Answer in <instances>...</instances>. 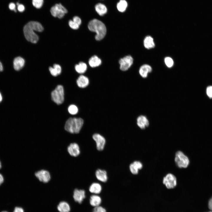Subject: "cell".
Instances as JSON below:
<instances>
[{"instance_id": "1", "label": "cell", "mask_w": 212, "mask_h": 212, "mask_svg": "<svg viewBox=\"0 0 212 212\" xmlns=\"http://www.w3.org/2000/svg\"><path fill=\"white\" fill-rule=\"evenodd\" d=\"M44 28L39 22L36 21H30L24 26L23 32L25 37L28 41L33 43H36L39 40L38 36L34 31L42 32Z\"/></svg>"}, {"instance_id": "2", "label": "cell", "mask_w": 212, "mask_h": 212, "mask_svg": "<svg viewBox=\"0 0 212 212\" xmlns=\"http://www.w3.org/2000/svg\"><path fill=\"white\" fill-rule=\"evenodd\" d=\"M90 31L96 32L95 39L100 40L105 37L106 33V28L104 24L101 21L96 19L90 21L88 25Z\"/></svg>"}, {"instance_id": "3", "label": "cell", "mask_w": 212, "mask_h": 212, "mask_svg": "<svg viewBox=\"0 0 212 212\" xmlns=\"http://www.w3.org/2000/svg\"><path fill=\"white\" fill-rule=\"evenodd\" d=\"M84 120L81 118L71 117L66 121L64 129L72 133H78L84 124Z\"/></svg>"}, {"instance_id": "4", "label": "cell", "mask_w": 212, "mask_h": 212, "mask_svg": "<svg viewBox=\"0 0 212 212\" xmlns=\"http://www.w3.org/2000/svg\"><path fill=\"white\" fill-rule=\"evenodd\" d=\"M52 100L58 105L62 104L64 101V93L63 87L58 85L51 93Z\"/></svg>"}, {"instance_id": "5", "label": "cell", "mask_w": 212, "mask_h": 212, "mask_svg": "<svg viewBox=\"0 0 212 212\" xmlns=\"http://www.w3.org/2000/svg\"><path fill=\"white\" fill-rule=\"evenodd\" d=\"M175 161L180 168H186L189 165V161L188 157L182 152L179 151L175 154Z\"/></svg>"}, {"instance_id": "6", "label": "cell", "mask_w": 212, "mask_h": 212, "mask_svg": "<svg viewBox=\"0 0 212 212\" xmlns=\"http://www.w3.org/2000/svg\"><path fill=\"white\" fill-rule=\"evenodd\" d=\"M50 11L52 16L59 19L63 18L67 12L66 8L60 3L56 4L52 6Z\"/></svg>"}, {"instance_id": "7", "label": "cell", "mask_w": 212, "mask_h": 212, "mask_svg": "<svg viewBox=\"0 0 212 212\" xmlns=\"http://www.w3.org/2000/svg\"><path fill=\"white\" fill-rule=\"evenodd\" d=\"M163 183L167 188H173L176 186L177 179L173 174L168 173L163 178Z\"/></svg>"}, {"instance_id": "8", "label": "cell", "mask_w": 212, "mask_h": 212, "mask_svg": "<svg viewBox=\"0 0 212 212\" xmlns=\"http://www.w3.org/2000/svg\"><path fill=\"white\" fill-rule=\"evenodd\" d=\"M120 69L123 71L128 69L132 64L133 59L130 55H127L121 59L119 60Z\"/></svg>"}, {"instance_id": "9", "label": "cell", "mask_w": 212, "mask_h": 212, "mask_svg": "<svg viewBox=\"0 0 212 212\" xmlns=\"http://www.w3.org/2000/svg\"><path fill=\"white\" fill-rule=\"evenodd\" d=\"M92 138L96 143L97 149L99 151L103 150L106 144L105 138L99 134L95 133L92 135Z\"/></svg>"}, {"instance_id": "10", "label": "cell", "mask_w": 212, "mask_h": 212, "mask_svg": "<svg viewBox=\"0 0 212 212\" xmlns=\"http://www.w3.org/2000/svg\"><path fill=\"white\" fill-rule=\"evenodd\" d=\"M73 198L74 201L82 204L86 198V192L83 189H75L74 191Z\"/></svg>"}, {"instance_id": "11", "label": "cell", "mask_w": 212, "mask_h": 212, "mask_svg": "<svg viewBox=\"0 0 212 212\" xmlns=\"http://www.w3.org/2000/svg\"><path fill=\"white\" fill-rule=\"evenodd\" d=\"M35 175L40 181L44 183L48 182L51 178L49 172L47 170H44L36 172Z\"/></svg>"}, {"instance_id": "12", "label": "cell", "mask_w": 212, "mask_h": 212, "mask_svg": "<svg viewBox=\"0 0 212 212\" xmlns=\"http://www.w3.org/2000/svg\"><path fill=\"white\" fill-rule=\"evenodd\" d=\"M90 205L93 208L101 205L102 199L101 196L97 194H92L88 199Z\"/></svg>"}, {"instance_id": "13", "label": "cell", "mask_w": 212, "mask_h": 212, "mask_svg": "<svg viewBox=\"0 0 212 212\" xmlns=\"http://www.w3.org/2000/svg\"><path fill=\"white\" fill-rule=\"evenodd\" d=\"M67 150L69 154L73 157L78 156L80 153V147L76 143L70 144L68 147Z\"/></svg>"}, {"instance_id": "14", "label": "cell", "mask_w": 212, "mask_h": 212, "mask_svg": "<svg viewBox=\"0 0 212 212\" xmlns=\"http://www.w3.org/2000/svg\"><path fill=\"white\" fill-rule=\"evenodd\" d=\"M138 126L141 129H144L149 125V121L147 117L143 115L139 116L137 118Z\"/></svg>"}, {"instance_id": "15", "label": "cell", "mask_w": 212, "mask_h": 212, "mask_svg": "<svg viewBox=\"0 0 212 212\" xmlns=\"http://www.w3.org/2000/svg\"><path fill=\"white\" fill-rule=\"evenodd\" d=\"M95 175L97 179L101 182H106L108 179L107 173L105 170L98 169L96 170Z\"/></svg>"}, {"instance_id": "16", "label": "cell", "mask_w": 212, "mask_h": 212, "mask_svg": "<svg viewBox=\"0 0 212 212\" xmlns=\"http://www.w3.org/2000/svg\"><path fill=\"white\" fill-rule=\"evenodd\" d=\"M102 188L101 185L97 182H94L90 186L89 191L92 194L99 195L102 191Z\"/></svg>"}, {"instance_id": "17", "label": "cell", "mask_w": 212, "mask_h": 212, "mask_svg": "<svg viewBox=\"0 0 212 212\" xmlns=\"http://www.w3.org/2000/svg\"><path fill=\"white\" fill-rule=\"evenodd\" d=\"M143 167V164L139 161H135L131 163L129 166L130 172L133 174H137L139 170Z\"/></svg>"}, {"instance_id": "18", "label": "cell", "mask_w": 212, "mask_h": 212, "mask_svg": "<svg viewBox=\"0 0 212 212\" xmlns=\"http://www.w3.org/2000/svg\"><path fill=\"white\" fill-rule=\"evenodd\" d=\"M25 60L22 57H18L14 60L13 64L14 69L16 71H19L24 66Z\"/></svg>"}, {"instance_id": "19", "label": "cell", "mask_w": 212, "mask_h": 212, "mask_svg": "<svg viewBox=\"0 0 212 212\" xmlns=\"http://www.w3.org/2000/svg\"><path fill=\"white\" fill-rule=\"evenodd\" d=\"M76 82L78 86L79 87L84 88L88 85L89 81L87 77L83 75H81L78 77Z\"/></svg>"}, {"instance_id": "20", "label": "cell", "mask_w": 212, "mask_h": 212, "mask_svg": "<svg viewBox=\"0 0 212 212\" xmlns=\"http://www.w3.org/2000/svg\"><path fill=\"white\" fill-rule=\"evenodd\" d=\"M152 71V68L149 65L145 64L142 65L140 68L139 72L140 75L143 78L147 77L148 74Z\"/></svg>"}, {"instance_id": "21", "label": "cell", "mask_w": 212, "mask_h": 212, "mask_svg": "<svg viewBox=\"0 0 212 212\" xmlns=\"http://www.w3.org/2000/svg\"><path fill=\"white\" fill-rule=\"evenodd\" d=\"M143 44L144 47L148 49L153 48L155 47L153 39L150 36H147L145 37L143 41Z\"/></svg>"}, {"instance_id": "22", "label": "cell", "mask_w": 212, "mask_h": 212, "mask_svg": "<svg viewBox=\"0 0 212 212\" xmlns=\"http://www.w3.org/2000/svg\"><path fill=\"white\" fill-rule=\"evenodd\" d=\"M57 208L60 212H69L70 210V206L69 204L64 201L61 202L57 206Z\"/></svg>"}, {"instance_id": "23", "label": "cell", "mask_w": 212, "mask_h": 212, "mask_svg": "<svg viewBox=\"0 0 212 212\" xmlns=\"http://www.w3.org/2000/svg\"><path fill=\"white\" fill-rule=\"evenodd\" d=\"M101 60L96 55L92 57L89 60V64L92 67L98 66L101 64Z\"/></svg>"}, {"instance_id": "24", "label": "cell", "mask_w": 212, "mask_h": 212, "mask_svg": "<svg viewBox=\"0 0 212 212\" xmlns=\"http://www.w3.org/2000/svg\"><path fill=\"white\" fill-rule=\"evenodd\" d=\"M49 71L51 74L54 76H57L61 72V67L58 64H54L53 67H50L49 68Z\"/></svg>"}, {"instance_id": "25", "label": "cell", "mask_w": 212, "mask_h": 212, "mask_svg": "<svg viewBox=\"0 0 212 212\" xmlns=\"http://www.w3.org/2000/svg\"><path fill=\"white\" fill-rule=\"evenodd\" d=\"M95 9L97 13L100 16H103L105 14L107 11L106 6L101 3H98L95 6Z\"/></svg>"}, {"instance_id": "26", "label": "cell", "mask_w": 212, "mask_h": 212, "mask_svg": "<svg viewBox=\"0 0 212 212\" xmlns=\"http://www.w3.org/2000/svg\"><path fill=\"white\" fill-rule=\"evenodd\" d=\"M76 71L80 74L83 73L85 72L87 69L86 64L83 62H81L78 64H76L75 67Z\"/></svg>"}, {"instance_id": "27", "label": "cell", "mask_w": 212, "mask_h": 212, "mask_svg": "<svg viewBox=\"0 0 212 212\" xmlns=\"http://www.w3.org/2000/svg\"><path fill=\"white\" fill-rule=\"evenodd\" d=\"M127 5V3L125 0H120L117 3V7L119 11L123 12L125 10Z\"/></svg>"}, {"instance_id": "28", "label": "cell", "mask_w": 212, "mask_h": 212, "mask_svg": "<svg viewBox=\"0 0 212 212\" xmlns=\"http://www.w3.org/2000/svg\"><path fill=\"white\" fill-rule=\"evenodd\" d=\"M78 108L75 105H71L68 108V111L70 114L72 115L77 114L78 112Z\"/></svg>"}, {"instance_id": "29", "label": "cell", "mask_w": 212, "mask_h": 212, "mask_svg": "<svg viewBox=\"0 0 212 212\" xmlns=\"http://www.w3.org/2000/svg\"><path fill=\"white\" fill-rule=\"evenodd\" d=\"M164 62L166 66L168 68L171 67L174 64L173 59L170 57H165L164 59Z\"/></svg>"}, {"instance_id": "30", "label": "cell", "mask_w": 212, "mask_h": 212, "mask_svg": "<svg viewBox=\"0 0 212 212\" xmlns=\"http://www.w3.org/2000/svg\"><path fill=\"white\" fill-rule=\"evenodd\" d=\"M43 0H32L33 6L37 9L41 8L43 4Z\"/></svg>"}, {"instance_id": "31", "label": "cell", "mask_w": 212, "mask_h": 212, "mask_svg": "<svg viewBox=\"0 0 212 212\" xmlns=\"http://www.w3.org/2000/svg\"><path fill=\"white\" fill-rule=\"evenodd\" d=\"M92 212H107L106 209L101 205L93 208Z\"/></svg>"}, {"instance_id": "32", "label": "cell", "mask_w": 212, "mask_h": 212, "mask_svg": "<svg viewBox=\"0 0 212 212\" xmlns=\"http://www.w3.org/2000/svg\"><path fill=\"white\" fill-rule=\"evenodd\" d=\"M69 25L71 28L74 29H77L79 27V25L72 20L69 21Z\"/></svg>"}, {"instance_id": "33", "label": "cell", "mask_w": 212, "mask_h": 212, "mask_svg": "<svg viewBox=\"0 0 212 212\" xmlns=\"http://www.w3.org/2000/svg\"><path fill=\"white\" fill-rule=\"evenodd\" d=\"M16 5H17V9L20 12H23L25 10V7L24 5L20 4L19 3L17 2Z\"/></svg>"}, {"instance_id": "34", "label": "cell", "mask_w": 212, "mask_h": 212, "mask_svg": "<svg viewBox=\"0 0 212 212\" xmlns=\"http://www.w3.org/2000/svg\"><path fill=\"white\" fill-rule=\"evenodd\" d=\"M72 21L79 26L81 23V19L79 17L77 16H75L74 17Z\"/></svg>"}, {"instance_id": "35", "label": "cell", "mask_w": 212, "mask_h": 212, "mask_svg": "<svg viewBox=\"0 0 212 212\" xmlns=\"http://www.w3.org/2000/svg\"><path fill=\"white\" fill-rule=\"evenodd\" d=\"M206 92L207 95L210 97H212V86L208 87L207 89Z\"/></svg>"}, {"instance_id": "36", "label": "cell", "mask_w": 212, "mask_h": 212, "mask_svg": "<svg viewBox=\"0 0 212 212\" xmlns=\"http://www.w3.org/2000/svg\"><path fill=\"white\" fill-rule=\"evenodd\" d=\"M9 7L11 10H13L15 12L16 11V5L14 3H10L9 4Z\"/></svg>"}, {"instance_id": "37", "label": "cell", "mask_w": 212, "mask_h": 212, "mask_svg": "<svg viewBox=\"0 0 212 212\" xmlns=\"http://www.w3.org/2000/svg\"><path fill=\"white\" fill-rule=\"evenodd\" d=\"M13 212H24L23 209L19 207H16L14 210Z\"/></svg>"}, {"instance_id": "38", "label": "cell", "mask_w": 212, "mask_h": 212, "mask_svg": "<svg viewBox=\"0 0 212 212\" xmlns=\"http://www.w3.org/2000/svg\"><path fill=\"white\" fill-rule=\"evenodd\" d=\"M208 207L212 211V197L209 201L208 203Z\"/></svg>"}, {"instance_id": "39", "label": "cell", "mask_w": 212, "mask_h": 212, "mask_svg": "<svg viewBox=\"0 0 212 212\" xmlns=\"http://www.w3.org/2000/svg\"><path fill=\"white\" fill-rule=\"evenodd\" d=\"M4 181V178L3 176L0 174V185Z\"/></svg>"}, {"instance_id": "40", "label": "cell", "mask_w": 212, "mask_h": 212, "mask_svg": "<svg viewBox=\"0 0 212 212\" xmlns=\"http://www.w3.org/2000/svg\"><path fill=\"white\" fill-rule=\"evenodd\" d=\"M3 70V66L1 63L0 62V72H1Z\"/></svg>"}, {"instance_id": "41", "label": "cell", "mask_w": 212, "mask_h": 212, "mask_svg": "<svg viewBox=\"0 0 212 212\" xmlns=\"http://www.w3.org/2000/svg\"><path fill=\"white\" fill-rule=\"evenodd\" d=\"M2 100V96L1 93L0 92V103Z\"/></svg>"}, {"instance_id": "42", "label": "cell", "mask_w": 212, "mask_h": 212, "mask_svg": "<svg viewBox=\"0 0 212 212\" xmlns=\"http://www.w3.org/2000/svg\"><path fill=\"white\" fill-rule=\"evenodd\" d=\"M1 162H0V169L1 168Z\"/></svg>"}, {"instance_id": "43", "label": "cell", "mask_w": 212, "mask_h": 212, "mask_svg": "<svg viewBox=\"0 0 212 212\" xmlns=\"http://www.w3.org/2000/svg\"><path fill=\"white\" fill-rule=\"evenodd\" d=\"M8 212L6 211H2V212Z\"/></svg>"}]
</instances>
